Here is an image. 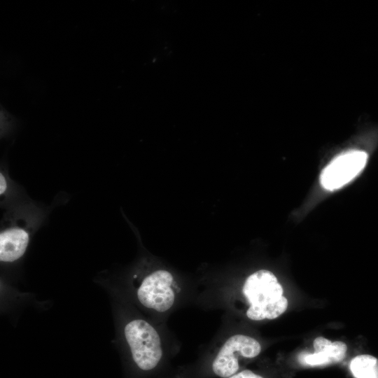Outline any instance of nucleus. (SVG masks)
<instances>
[{
  "label": "nucleus",
  "instance_id": "9d476101",
  "mask_svg": "<svg viewBox=\"0 0 378 378\" xmlns=\"http://www.w3.org/2000/svg\"><path fill=\"white\" fill-rule=\"evenodd\" d=\"M7 189V181L6 180V178L4 175L1 173L0 174V194L2 195Z\"/></svg>",
  "mask_w": 378,
  "mask_h": 378
},
{
  "label": "nucleus",
  "instance_id": "423d86ee",
  "mask_svg": "<svg viewBox=\"0 0 378 378\" xmlns=\"http://www.w3.org/2000/svg\"><path fill=\"white\" fill-rule=\"evenodd\" d=\"M314 352L305 354L299 358L301 364L308 366H321L341 361L345 356L347 346L341 341L331 342L318 337L313 343Z\"/></svg>",
  "mask_w": 378,
  "mask_h": 378
},
{
  "label": "nucleus",
  "instance_id": "f03ea898",
  "mask_svg": "<svg viewBox=\"0 0 378 378\" xmlns=\"http://www.w3.org/2000/svg\"><path fill=\"white\" fill-rule=\"evenodd\" d=\"M124 335L136 365L143 370L155 368L162 356L156 330L143 319H134L126 324Z\"/></svg>",
  "mask_w": 378,
  "mask_h": 378
},
{
  "label": "nucleus",
  "instance_id": "7ed1b4c3",
  "mask_svg": "<svg viewBox=\"0 0 378 378\" xmlns=\"http://www.w3.org/2000/svg\"><path fill=\"white\" fill-rule=\"evenodd\" d=\"M261 350L260 343L254 338L235 335L223 344L213 364L214 372L220 377H229L237 372L240 357L251 358L257 356Z\"/></svg>",
  "mask_w": 378,
  "mask_h": 378
},
{
  "label": "nucleus",
  "instance_id": "f257e3e1",
  "mask_svg": "<svg viewBox=\"0 0 378 378\" xmlns=\"http://www.w3.org/2000/svg\"><path fill=\"white\" fill-rule=\"evenodd\" d=\"M275 275L265 270L250 275L243 286V293L250 307L247 316L254 321L273 319L287 309L288 300Z\"/></svg>",
  "mask_w": 378,
  "mask_h": 378
},
{
  "label": "nucleus",
  "instance_id": "1a4fd4ad",
  "mask_svg": "<svg viewBox=\"0 0 378 378\" xmlns=\"http://www.w3.org/2000/svg\"><path fill=\"white\" fill-rule=\"evenodd\" d=\"M228 378H262L261 376L253 373L248 370H242L237 374H234Z\"/></svg>",
  "mask_w": 378,
  "mask_h": 378
},
{
  "label": "nucleus",
  "instance_id": "6e6552de",
  "mask_svg": "<svg viewBox=\"0 0 378 378\" xmlns=\"http://www.w3.org/2000/svg\"><path fill=\"white\" fill-rule=\"evenodd\" d=\"M350 370L355 378H378L377 359L370 355L356 356L350 363Z\"/></svg>",
  "mask_w": 378,
  "mask_h": 378
},
{
  "label": "nucleus",
  "instance_id": "20e7f679",
  "mask_svg": "<svg viewBox=\"0 0 378 378\" xmlns=\"http://www.w3.org/2000/svg\"><path fill=\"white\" fill-rule=\"evenodd\" d=\"M173 282L172 275L166 270H159L150 273L142 280L137 289L139 301L148 309L166 312L174 302Z\"/></svg>",
  "mask_w": 378,
  "mask_h": 378
},
{
  "label": "nucleus",
  "instance_id": "0eeeda50",
  "mask_svg": "<svg viewBox=\"0 0 378 378\" xmlns=\"http://www.w3.org/2000/svg\"><path fill=\"white\" fill-rule=\"evenodd\" d=\"M29 242V234L26 228L13 225L1 231L0 260L13 262L20 259L25 253Z\"/></svg>",
  "mask_w": 378,
  "mask_h": 378
},
{
  "label": "nucleus",
  "instance_id": "39448f33",
  "mask_svg": "<svg viewBox=\"0 0 378 378\" xmlns=\"http://www.w3.org/2000/svg\"><path fill=\"white\" fill-rule=\"evenodd\" d=\"M367 159V154L360 150H351L337 156L322 172V186L328 190L344 186L360 172Z\"/></svg>",
  "mask_w": 378,
  "mask_h": 378
}]
</instances>
